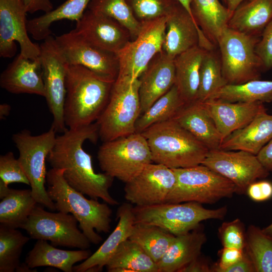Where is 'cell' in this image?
<instances>
[{"label":"cell","mask_w":272,"mask_h":272,"mask_svg":"<svg viewBox=\"0 0 272 272\" xmlns=\"http://www.w3.org/2000/svg\"><path fill=\"white\" fill-rule=\"evenodd\" d=\"M141 133L147 142L153 162L171 169L201 164L209 151L172 119L155 124Z\"/></svg>","instance_id":"obj_4"},{"label":"cell","mask_w":272,"mask_h":272,"mask_svg":"<svg viewBox=\"0 0 272 272\" xmlns=\"http://www.w3.org/2000/svg\"><path fill=\"white\" fill-rule=\"evenodd\" d=\"M212 267H210L208 262L201 257L200 255L197 258L186 264L178 272H211Z\"/></svg>","instance_id":"obj_49"},{"label":"cell","mask_w":272,"mask_h":272,"mask_svg":"<svg viewBox=\"0 0 272 272\" xmlns=\"http://www.w3.org/2000/svg\"><path fill=\"white\" fill-rule=\"evenodd\" d=\"M206 51V49L198 45L174 58L175 85L186 104L197 100L200 66Z\"/></svg>","instance_id":"obj_28"},{"label":"cell","mask_w":272,"mask_h":272,"mask_svg":"<svg viewBox=\"0 0 272 272\" xmlns=\"http://www.w3.org/2000/svg\"><path fill=\"white\" fill-rule=\"evenodd\" d=\"M133 206L124 202L119 206L116 213L118 223L100 247L87 259L74 266L75 272L101 271L104 266L119 246L128 239L134 224Z\"/></svg>","instance_id":"obj_23"},{"label":"cell","mask_w":272,"mask_h":272,"mask_svg":"<svg viewBox=\"0 0 272 272\" xmlns=\"http://www.w3.org/2000/svg\"><path fill=\"white\" fill-rule=\"evenodd\" d=\"M218 231L223 247L244 249L246 233L243 224L239 219L223 223Z\"/></svg>","instance_id":"obj_43"},{"label":"cell","mask_w":272,"mask_h":272,"mask_svg":"<svg viewBox=\"0 0 272 272\" xmlns=\"http://www.w3.org/2000/svg\"><path fill=\"white\" fill-rule=\"evenodd\" d=\"M177 1L185 8V9L188 11V12L189 13V14L194 19L192 13H191V7H190L191 0H177Z\"/></svg>","instance_id":"obj_55"},{"label":"cell","mask_w":272,"mask_h":272,"mask_svg":"<svg viewBox=\"0 0 272 272\" xmlns=\"http://www.w3.org/2000/svg\"><path fill=\"white\" fill-rule=\"evenodd\" d=\"M210 99L231 102H270L272 101V81L257 79L238 85L227 84Z\"/></svg>","instance_id":"obj_34"},{"label":"cell","mask_w":272,"mask_h":272,"mask_svg":"<svg viewBox=\"0 0 272 272\" xmlns=\"http://www.w3.org/2000/svg\"><path fill=\"white\" fill-rule=\"evenodd\" d=\"M166 21L165 16L142 23L137 37L116 53L119 64L117 77L139 79L153 57L162 50Z\"/></svg>","instance_id":"obj_12"},{"label":"cell","mask_w":272,"mask_h":272,"mask_svg":"<svg viewBox=\"0 0 272 272\" xmlns=\"http://www.w3.org/2000/svg\"><path fill=\"white\" fill-rule=\"evenodd\" d=\"M246 192L254 201L266 200L272 197V183L266 180L254 181L248 186Z\"/></svg>","instance_id":"obj_46"},{"label":"cell","mask_w":272,"mask_h":272,"mask_svg":"<svg viewBox=\"0 0 272 272\" xmlns=\"http://www.w3.org/2000/svg\"><path fill=\"white\" fill-rule=\"evenodd\" d=\"M222 2L224 3V4L225 3V0H222Z\"/></svg>","instance_id":"obj_57"},{"label":"cell","mask_w":272,"mask_h":272,"mask_svg":"<svg viewBox=\"0 0 272 272\" xmlns=\"http://www.w3.org/2000/svg\"><path fill=\"white\" fill-rule=\"evenodd\" d=\"M87 9L117 21L129 31L131 40L141 31L142 23L135 18L126 0H91Z\"/></svg>","instance_id":"obj_40"},{"label":"cell","mask_w":272,"mask_h":272,"mask_svg":"<svg viewBox=\"0 0 272 272\" xmlns=\"http://www.w3.org/2000/svg\"><path fill=\"white\" fill-rule=\"evenodd\" d=\"M216 48L206 50L200 64L197 101L201 102L228 84L222 74L219 51Z\"/></svg>","instance_id":"obj_37"},{"label":"cell","mask_w":272,"mask_h":272,"mask_svg":"<svg viewBox=\"0 0 272 272\" xmlns=\"http://www.w3.org/2000/svg\"><path fill=\"white\" fill-rule=\"evenodd\" d=\"M244 249L223 247L219 251V261L212 267V271L224 272L243 256Z\"/></svg>","instance_id":"obj_45"},{"label":"cell","mask_w":272,"mask_h":272,"mask_svg":"<svg viewBox=\"0 0 272 272\" xmlns=\"http://www.w3.org/2000/svg\"><path fill=\"white\" fill-rule=\"evenodd\" d=\"M55 40L66 64L81 65L105 79L116 80L119 71L116 53L95 46L74 29Z\"/></svg>","instance_id":"obj_14"},{"label":"cell","mask_w":272,"mask_h":272,"mask_svg":"<svg viewBox=\"0 0 272 272\" xmlns=\"http://www.w3.org/2000/svg\"><path fill=\"white\" fill-rule=\"evenodd\" d=\"M36 205L22 226L30 238L49 241L54 246L88 249L91 243L77 226L72 214L45 211Z\"/></svg>","instance_id":"obj_11"},{"label":"cell","mask_w":272,"mask_h":272,"mask_svg":"<svg viewBox=\"0 0 272 272\" xmlns=\"http://www.w3.org/2000/svg\"><path fill=\"white\" fill-rule=\"evenodd\" d=\"M139 80L142 114L175 84L174 58L162 50L150 62Z\"/></svg>","instance_id":"obj_21"},{"label":"cell","mask_w":272,"mask_h":272,"mask_svg":"<svg viewBox=\"0 0 272 272\" xmlns=\"http://www.w3.org/2000/svg\"><path fill=\"white\" fill-rule=\"evenodd\" d=\"M91 0H66L55 9L28 20V33L36 40H45L51 35L50 27L58 21L69 20L77 22L86 10Z\"/></svg>","instance_id":"obj_31"},{"label":"cell","mask_w":272,"mask_h":272,"mask_svg":"<svg viewBox=\"0 0 272 272\" xmlns=\"http://www.w3.org/2000/svg\"><path fill=\"white\" fill-rule=\"evenodd\" d=\"M256 46L255 51L261 59L264 71L272 69V20L266 25Z\"/></svg>","instance_id":"obj_44"},{"label":"cell","mask_w":272,"mask_h":272,"mask_svg":"<svg viewBox=\"0 0 272 272\" xmlns=\"http://www.w3.org/2000/svg\"><path fill=\"white\" fill-rule=\"evenodd\" d=\"M56 132L51 126L48 131L39 135H32L25 129L12 136L19 153L18 159L29 179L33 197L37 203L51 211L56 208L45 187V161L55 144Z\"/></svg>","instance_id":"obj_9"},{"label":"cell","mask_w":272,"mask_h":272,"mask_svg":"<svg viewBox=\"0 0 272 272\" xmlns=\"http://www.w3.org/2000/svg\"><path fill=\"white\" fill-rule=\"evenodd\" d=\"M10 189L8 185L5 184L0 179V198L2 199L5 197L9 192Z\"/></svg>","instance_id":"obj_53"},{"label":"cell","mask_w":272,"mask_h":272,"mask_svg":"<svg viewBox=\"0 0 272 272\" xmlns=\"http://www.w3.org/2000/svg\"><path fill=\"white\" fill-rule=\"evenodd\" d=\"M45 98L53 116L51 126L56 132L63 133L68 128L64 119L66 96V63L51 35L40 45Z\"/></svg>","instance_id":"obj_13"},{"label":"cell","mask_w":272,"mask_h":272,"mask_svg":"<svg viewBox=\"0 0 272 272\" xmlns=\"http://www.w3.org/2000/svg\"><path fill=\"white\" fill-rule=\"evenodd\" d=\"M224 272H255V269L251 259L244 250L242 257Z\"/></svg>","instance_id":"obj_48"},{"label":"cell","mask_w":272,"mask_h":272,"mask_svg":"<svg viewBox=\"0 0 272 272\" xmlns=\"http://www.w3.org/2000/svg\"><path fill=\"white\" fill-rule=\"evenodd\" d=\"M30 268L25 262L20 264L18 267L17 268L16 271L17 272H32V271H37L35 270H31Z\"/></svg>","instance_id":"obj_54"},{"label":"cell","mask_w":272,"mask_h":272,"mask_svg":"<svg viewBox=\"0 0 272 272\" xmlns=\"http://www.w3.org/2000/svg\"><path fill=\"white\" fill-rule=\"evenodd\" d=\"M173 170L176 181L165 202L214 203L238 192L232 182L202 164Z\"/></svg>","instance_id":"obj_8"},{"label":"cell","mask_w":272,"mask_h":272,"mask_svg":"<svg viewBox=\"0 0 272 272\" xmlns=\"http://www.w3.org/2000/svg\"><path fill=\"white\" fill-rule=\"evenodd\" d=\"M193 17L206 38L218 46L219 37L233 12L221 4L219 0H191Z\"/></svg>","instance_id":"obj_30"},{"label":"cell","mask_w":272,"mask_h":272,"mask_svg":"<svg viewBox=\"0 0 272 272\" xmlns=\"http://www.w3.org/2000/svg\"><path fill=\"white\" fill-rule=\"evenodd\" d=\"M63 172V169L53 168L47 172V193L56 210L73 215L90 242L98 244L103 239L96 232H109L112 211L108 203L88 199L72 187L64 179Z\"/></svg>","instance_id":"obj_3"},{"label":"cell","mask_w":272,"mask_h":272,"mask_svg":"<svg viewBox=\"0 0 272 272\" xmlns=\"http://www.w3.org/2000/svg\"><path fill=\"white\" fill-rule=\"evenodd\" d=\"M244 250L251 259L255 272H272V236L258 227L249 226Z\"/></svg>","instance_id":"obj_38"},{"label":"cell","mask_w":272,"mask_h":272,"mask_svg":"<svg viewBox=\"0 0 272 272\" xmlns=\"http://www.w3.org/2000/svg\"><path fill=\"white\" fill-rule=\"evenodd\" d=\"M260 37L228 26L223 29L218 47L222 74L228 84H241L259 79L264 71L263 63L255 51Z\"/></svg>","instance_id":"obj_7"},{"label":"cell","mask_w":272,"mask_h":272,"mask_svg":"<svg viewBox=\"0 0 272 272\" xmlns=\"http://www.w3.org/2000/svg\"><path fill=\"white\" fill-rule=\"evenodd\" d=\"M172 119L188 131L209 150L220 149L222 138L201 102L196 100L185 104Z\"/></svg>","instance_id":"obj_24"},{"label":"cell","mask_w":272,"mask_h":272,"mask_svg":"<svg viewBox=\"0 0 272 272\" xmlns=\"http://www.w3.org/2000/svg\"><path fill=\"white\" fill-rule=\"evenodd\" d=\"M135 18L141 23L167 16L177 0H126Z\"/></svg>","instance_id":"obj_41"},{"label":"cell","mask_w":272,"mask_h":272,"mask_svg":"<svg viewBox=\"0 0 272 272\" xmlns=\"http://www.w3.org/2000/svg\"><path fill=\"white\" fill-rule=\"evenodd\" d=\"M74 30L95 46L117 53L131 39L129 31L114 19L87 9Z\"/></svg>","instance_id":"obj_19"},{"label":"cell","mask_w":272,"mask_h":272,"mask_svg":"<svg viewBox=\"0 0 272 272\" xmlns=\"http://www.w3.org/2000/svg\"><path fill=\"white\" fill-rule=\"evenodd\" d=\"M185 104L174 84L140 116L135 123V132L142 133L155 124L172 119Z\"/></svg>","instance_id":"obj_36"},{"label":"cell","mask_w":272,"mask_h":272,"mask_svg":"<svg viewBox=\"0 0 272 272\" xmlns=\"http://www.w3.org/2000/svg\"><path fill=\"white\" fill-rule=\"evenodd\" d=\"M262 230L266 234L272 236V223L262 229Z\"/></svg>","instance_id":"obj_56"},{"label":"cell","mask_w":272,"mask_h":272,"mask_svg":"<svg viewBox=\"0 0 272 272\" xmlns=\"http://www.w3.org/2000/svg\"><path fill=\"white\" fill-rule=\"evenodd\" d=\"M109 272H159L157 263L137 243L124 241L105 266Z\"/></svg>","instance_id":"obj_32"},{"label":"cell","mask_w":272,"mask_h":272,"mask_svg":"<svg viewBox=\"0 0 272 272\" xmlns=\"http://www.w3.org/2000/svg\"><path fill=\"white\" fill-rule=\"evenodd\" d=\"M134 223L158 226L178 236L187 233L208 219H223L226 207L208 209L196 202H164L149 206H134Z\"/></svg>","instance_id":"obj_6"},{"label":"cell","mask_w":272,"mask_h":272,"mask_svg":"<svg viewBox=\"0 0 272 272\" xmlns=\"http://www.w3.org/2000/svg\"><path fill=\"white\" fill-rule=\"evenodd\" d=\"M272 20V0H245L233 12L228 27L248 35L261 36Z\"/></svg>","instance_id":"obj_29"},{"label":"cell","mask_w":272,"mask_h":272,"mask_svg":"<svg viewBox=\"0 0 272 272\" xmlns=\"http://www.w3.org/2000/svg\"><path fill=\"white\" fill-rule=\"evenodd\" d=\"M37 203L30 189H10L0 202V223L7 227L21 228Z\"/></svg>","instance_id":"obj_33"},{"label":"cell","mask_w":272,"mask_h":272,"mask_svg":"<svg viewBox=\"0 0 272 272\" xmlns=\"http://www.w3.org/2000/svg\"><path fill=\"white\" fill-rule=\"evenodd\" d=\"M272 139V114L260 113L245 127L232 132L222 142L220 149L240 150L257 155Z\"/></svg>","instance_id":"obj_25"},{"label":"cell","mask_w":272,"mask_h":272,"mask_svg":"<svg viewBox=\"0 0 272 272\" xmlns=\"http://www.w3.org/2000/svg\"><path fill=\"white\" fill-rule=\"evenodd\" d=\"M98 138L96 122L77 128H67L57 136L47 161L52 168L63 170L64 179L76 190L91 198H100L108 205H117L118 201L109 191L114 178L104 172L96 173L92 156L83 147L86 141L96 143Z\"/></svg>","instance_id":"obj_1"},{"label":"cell","mask_w":272,"mask_h":272,"mask_svg":"<svg viewBox=\"0 0 272 272\" xmlns=\"http://www.w3.org/2000/svg\"><path fill=\"white\" fill-rule=\"evenodd\" d=\"M1 87L13 94H30L45 97L41 59L18 54L2 73Z\"/></svg>","instance_id":"obj_22"},{"label":"cell","mask_w":272,"mask_h":272,"mask_svg":"<svg viewBox=\"0 0 272 272\" xmlns=\"http://www.w3.org/2000/svg\"><path fill=\"white\" fill-rule=\"evenodd\" d=\"M201 103L213 119L222 141L245 127L258 114L266 112L263 103L259 101L231 102L210 99Z\"/></svg>","instance_id":"obj_20"},{"label":"cell","mask_w":272,"mask_h":272,"mask_svg":"<svg viewBox=\"0 0 272 272\" xmlns=\"http://www.w3.org/2000/svg\"><path fill=\"white\" fill-rule=\"evenodd\" d=\"M198 227L187 233L175 236L157 263L159 272H178L200 255L207 238Z\"/></svg>","instance_id":"obj_26"},{"label":"cell","mask_w":272,"mask_h":272,"mask_svg":"<svg viewBox=\"0 0 272 272\" xmlns=\"http://www.w3.org/2000/svg\"><path fill=\"white\" fill-rule=\"evenodd\" d=\"M263 166L272 172V139L267 143L256 155Z\"/></svg>","instance_id":"obj_50"},{"label":"cell","mask_w":272,"mask_h":272,"mask_svg":"<svg viewBox=\"0 0 272 272\" xmlns=\"http://www.w3.org/2000/svg\"><path fill=\"white\" fill-rule=\"evenodd\" d=\"M139 79L117 77L108 103L96 121L103 142L132 134L141 115Z\"/></svg>","instance_id":"obj_5"},{"label":"cell","mask_w":272,"mask_h":272,"mask_svg":"<svg viewBox=\"0 0 272 272\" xmlns=\"http://www.w3.org/2000/svg\"><path fill=\"white\" fill-rule=\"evenodd\" d=\"M11 106L7 103H3L0 105V118L3 119L9 116L11 111Z\"/></svg>","instance_id":"obj_52"},{"label":"cell","mask_w":272,"mask_h":272,"mask_svg":"<svg viewBox=\"0 0 272 272\" xmlns=\"http://www.w3.org/2000/svg\"><path fill=\"white\" fill-rule=\"evenodd\" d=\"M27 13L33 14L38 11L44 13L53 10L50 0H22Z\"/></svg>","instance_id":"obj_47"},{"label":"cell","mask_w":272,"mask_h":272,"mask_svg":"<svg viewBox=\"0 0 272 272\" xmlns=\"http://www.w3.org/2000/svg\"><path fill=\"white\" fill-rule=\"evenodd\" d=\"M29 240L17 229L1 224L0 272L16 271L23 247Z\"/></svg>","instance_id":"obj_39"},{"label":"cell","mask_w":272,"mask_h":272,"mask_svg":"<svg viewBox=\"0 0 272 272\" xmlns=\"http://www.w3.org/2000/svg\"><path fill=\"white\" fill-rule=\"evenodd\" d=\"M115 81L100 77L83 66L66 64V126L74 129L96 121L108 103Z\"/></svg>","instance_id":"obj_2"},{"label":"cell","mask_w":272,"mask_h":272,"mask_svg":"<svg viewBox=\"0 0 272 272\" xmlns=\"http://www.w3.org/2000/svg\"><path fill=\"white\" fill-rule=\"evenodd\" d=\"M91 254L89 249L65 250L54 247L46 240H37L25 262L31 268L50 266L64 272H72L75 263L86 260Z\"/></svg>","instance_id":"obj_27"},{"label":"cell","mask_w":272,"mask_h":272,"mask_svg":"<svg viewBox=\"0 0 272 272\" xmlns=\"http://www.w3.org/2000/svg\"><path fill=\"white\" fill-rule=\"evenodd\" d=\"M198 45L206 50L216 48L206 38L188 11L178 2L167 16L162 50L174 58Z\"/></svg>","instance_id":"obj_18"},{"label":"cell","mask_w":272,"mask_h":272,"mask_svg":"<svg viewBox=\"0 0 272 272\" xmlns=\"http://www.w3.org/2000/svg\"><path fill=\"white\" fill-rule=\"evenodd\" d=\"M175 236L157 226L134 223L128 239L139 244L157 263Z\"/></svg>","instance_id":"obj_35"},{"label":"cell","mask_w":272,"mask_h":272,"mask_svg":"<svg viewBox=\"0 0 272 272\" xmlns=\"http://www.w3.org/2000/svg\"><path fill=\"white\" fill-rule=\"evenodd\" d=\"M244 0H225V4L231 12H234Z\"/></svg>","instance_id":"obj_51"},{"label":"cell","mask_w":272,"mask_h":272,"mask_svg":"<svg viewBox=\"0 0 272 272\" xmlns=\"http://www.w3.org/2000/svg\"><path fill=\"white\" fill-rule=\"evenodd\" d=\"M176 181L173 169L151 163L125 183L124 198L135 206H149L166 202Z\"/></svg>","instance_id":"obj_17"},{"label":"cell","mask_w":272,"mask_h":272,"mask_svg":"<svg viewBox=\"0 0 272 272\" xmlns=\"http://www.w3.org/2000/svg\"><path fill=\"white\" fill-rule=\"evenodd\" d=\"M97 159L104 173L125 183L153 163L146 139L141 133L137 132L103 142L99 148Z\"/></svg>","instance_id":"obj_10"},{"label":"cell","mask_w":272,"mask_h":272,"mask_svg":"<svg viewBox=\"0 0 272 272\" xmlns=\"http://www.w3.org/2000/svg\"><path fill=\"white\" fill-rule=\"evenodd\" d=\"M201 164L230 180L240 193L246 191L257 179L266 177L269 172L256 155L240 150H209Z\"/></svg>","instance_id":"obj_15"},{"label":"cell","mask_w":272,"mask_h":272,"mask_svg":"<svg viewBox=\"0 0 272 272\" xmlns=\"http://www.w3.org/2000/svg\"><path fill=\"white\" fill-rule=\"evenodd\" d=\"M0 179L5 184L21 183L30 186L29 179L12 152L0 156Z\"/></svg>","instance_id":"obj_42"},{"label":"cell","mask_w":272,"mask_h":272,"mask_svg":"<svg viewBox=\"0 0 272 272\" xmlns=\"http://www.w3.org/2000/svg\"><path fill=\"white\" fill-rule=\"evenodd\" d=\"M27 13L22 0H0V56L13 57L19 44L23 55L31 59L39 57L40 45L28 34Z\"/></svg>","instance_id":"obj_16"}]
</instances>
